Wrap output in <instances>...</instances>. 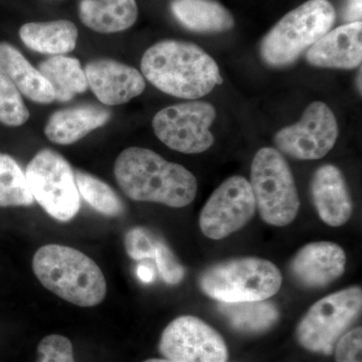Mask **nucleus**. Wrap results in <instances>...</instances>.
<instances>
[{"instance_id": "nucleus-1", "label": "nucleus", "mask_w": 362, "mask_h": 362, "mask_svg": "<svg viewBox=\"0 0 362 362\" xmlns=\"http://www.w3.org/2000/svg\"><path fill=\"white\" fill-rule=\"evenodd\" d=\"M114 175L124 194L135 202L180 209L192 204L197 194V178L188 169L141 147L119 154Z\"/></svg>"}, {"instance_id": "nucleus-2", "label": "nucleus", "mask_w": 362, "mask_h": 362, "mask_svg": "<svg viewBox=\"0 0 362 362\" xmlns=\"http://www.w3.org/2000/svg\"><path fill=\"white\" fill-rule=\"evenodd\" d=\"M143 77L170 96L194 100L223 84L220 68L199 45L162 40L150 47L141 59Z\"/></svg>"}, {"instance_id": "nucleus-3", "label": "nucleus", "mask_w": 362, "mask_h": 362, "mask_svg": "<svg viewBox=\"0 0 362 362\" xmlns=\"http://www.w3.org/2000/svg\"><path fill=\"white\" fill-rule=\"evenodd\" d=\"M33 271L40 284L65 301L95 307L104 301L107 282L103 272L84 252L49 244L35 252Z\"/></svg>"}, {"instance_id": "nucleus-4", "label": "nucleus", "mask_w": 362, "mask_h": 362, "mask_svg": "<svg viewBox=\"0 0 362 362\" xmlns=\"http://www.w3.org/2000/svg\"><path fill=\"white\" fill-rule=\"evenodd\" d=\"M282 283V273L275 264L254 257L214 264L199 279L202 291L223 303L268 300L277 294Z\"/></svg>"}, {"instance_id": "nucleus-5", "label": "nucleus", "mask_w": 362, "mask_h": 362, "mask_svg": "<svg viewBox=\"0 0 362 362\" xmlns=\"http://www.w3.org/2000/svg\"><path fill=\"white\" fill-rule=\"evenodd\" d=\"M337 18L328 0H309L286 14L264 37L261 56L268 65L285 66L294 63L328 32Z\"/></svg>"}, {"instance_id": "nucleus-6", "label": "nucleus", "mask_w": 362, "mask_h": 362, "mask_svg": "<svg viewBox=\"0 0 362 362\" xmlns=\"http://www.w3.org/2000/svg\"><path fill=\"white\" fill-rule=\"evenodd\" d=\"M252 194L262 220L268 225L286 226L300 209L294 176L289 164L277 149H259L252 162Z\"/></svg>"}, {"instance_id": "nucleus-7", "label": "nucleus", "mask_w": 362, "mask_h": 362, "mask_svg": "<svg viewBox=\"0 0 362 362\" xmlns=\"http://www.w3.org/2000/svg\"><path fill=\"white\" fill-rule=\"evenodd\" d=\"M361 309L362 291L358 286L322 298L298 324V342L309 351L329 356L339 338L361 316Z\"/></svg>"}, {"instance_id": "nucleus-8", "label": "nucleus", "mask_w": 362, "mask_h": 362, "mask_svg": "<svg viewBox=\"0 0 362 362\" xmlns=\"http://www.w3.org/2000/svg\"><path fill=\"white\" fill-rule=\"evenodd\" d=\"M28 188L33 197L52 218L73 220L81 207L75 175L61 154L44 149L35 154L25 170Z\"/></svg>"}, {"instance_id": "nucleus-9", "label": "nucleus", "mask_w": 362, "mask_h": 362, "mask_svg": "<svg viewBox=\"0 0 362 362\" xmlns=\"http://www.w3.org/2000/svg\"><path fill=\"white\" fill-rule=\"evenodd\" d=\"M213 105L207 102H187L162 109L152 121L154 133L162 143L185 154L202 153L213 146L214 137L209 128L216 119Z\"/></svg>"}, {"instance_id": "nucleus-10", "label": "nucleus", "mask_w": 362, "mask_h": 362, "mask_svg": "<svg viewBox=\"0 0 362 362\" xmlns=\"http://www.w3.org/2000/svg\"><path fill=\"white\" fill-rule=\"evenodd\" d=\"M256 209L249 181L243 176H232L214 190L202 207L199 228L209 239H225L244 228Z\"/></svg>"}, {"instance_id": "nucleus-11", "label": "nucleus", "mask_w": 362, "mask_h": 362, "mask_svg": "<svg viewBox=\"0 0 362 362\" xmlns=\"http://www.w3.org/2000/svg\"><path fill=\"white\" fill-rule=\"evenodd\" d=\"M159 352L173 362H228V347L220 333L202 319L177 317L166 326Z\"/></svg>"}, {"instance_id": "nucleus-12", "label": "nucleus", "mask_w": 362, "mask_h": 362, "mask_svg": "<svg viewBox=\"0 0 362 362\" xmlns=\"http://www.w3.org/2000/svg\"><path fill=\"white\" fill-rule=\"evenodd\" d=\"M338 137L334 114L323 102L307 107L297 123L283 128L275 136L279 151L299 160H317L327 156Z\"/></svg>"}, {"instance_id": "nucleus-13", "label": "nucleus", "mask_w": 362, "mask_h": 362, "mask_svg": "<svg viewBox=\"0 0 362 362\" xmlns=\"http://www.w3.org/2000/svg\"><path fill=\"white\" fill-rule=\"evenodd\" d=\"M84 71L90 89L108 106L127 103L146 88L139 71L115 59H95L87 64Z\"/></svg>"}, {"instance_id": "nucleus-14", "label": "nucleus", "mask_w": 362, "mask_h": 362, "mask_svg": "<svg viewBox=\"0 0 362 362\" xmlns=\"http://www.w3.org/2000/svg\"><path fill=\"white\" fill-rule=\"evenodd\" d=\"M346 265V255L339 245L314 242L296 252L290 262L293 279L308 289H320L341 277Z\"/></svg>"}, {"instance_id": "nucleus-15", "label": "nucleus", "mask_w": 362, "mask_h": 362, "mask_svg": "<svg viewBox=\"0 0 362 362\" xmlns=\"http://www.w3.org/2000/svg\"><path fill=\"white\" fill-rule=\"evenodd\" d=\"M310 189L317 214L326 225L341 226L350 220L354 202L339 168L326 164L317 169Z\"/></svg>"}, {"instance_id": "nucleus-16", "label": "nucleus", "mask_w": 362, "mask_h": 362, "mask_svg": "<svg viewBox=\"0 0 362 362\" xmlns=\"http://www.w3.org/2000/svg\"><path fill=\"white\" fill-rule=\"evenodd\" d=\"M307 62L319 68L351 70L361 65L362 23H346L328 32L307 52Z\"/></svg>"}, {"instance_id": "nucleus-17", "label": "nucleus", "mask_w": 362, "mask_h": 362, "mask_svg": "<svg viewBox=\"0 0 362 362\" xmlns=\"http://www.w3.org/2000/svg\"><path fill=\"white\" fill-rule=\"evenodd\" d=\"M111 118V112L93 105L71 107L52 114L45 127L49 141L70 145L78 141L92 131L102 127Z\"/></svg>"}, {"instance_id": "nucleus-18", "label": "nucleus", "mask_w": 362, "mask_h": 362, "mask_svg": "<svg viewBox=\"0 0 362 362\" xmlns=\"http://www.w3.org/2000/svg\"><path fill=\"white\" fill-rule=\"evenodd\" d=\"M0 69L23 96L40 104L54 101L52 86L13 45L0 42Z\"/></svg>"}, {"instance_id": "nucleus-19", "label": "nucleus", "mask_w": 362, "mask_h": 362, "mask_svg": "<svg viewBox=\"0 0 362 362\" xmlns=\"http://www.w3.org/2000/svg\"><path fill=\"white\" fill-rule=\"evenodd\" d=\"M81 21L87 28L100 33L123 32L138 18L136 0H81Z\"/></svg>"}, {"instance_id": "nucleus-20", "label": "nucleus", "mask_w": 362, "mask_h": 362, "mask_svg": "<svg viewBox=\"0 0 362 362\" xmlns=\"http://www.w3.org/2000/svg\"><path fill=\"white\" fill-rule=\"evenodd\" d=\"M20 37L23 44L33 51L63 56L75 49L78 28L70 21L28 23L21 26Z\"/></svg>"}, {"instance_id": "nucleus-21", "label": "nucleus", "mask_w": 362, "mask_h": 362, "mask_svg": "<svg viewBox=\"0 0 362 362\" xmlns=\"http://www.w3.org/2000/svg\"><path fill=\"white\" fill-rule=\"evenodd\" d=\"M171 11L176 20L197 33H223L235 25L232 14L214 0H173Z\"/></svg>"}, {"instance_id": "nucleus-22", "label": "nucleus", "mask_w": 362, "mask_h": 362, "mask_svg": "<svg viewBox=\"0 0 362 362\" xmlns=\"http://www.w3.org/2000/svg\"><path fill=\"white\" fill-rule=\"evenodd\" d=\"M40 74L52 86L54 100L69 102L87 90V78L78 59L66 56H52L39 65Z\"/></svg>"}, {"instance_id": "nucleus-23", "label": "nucleus", "mask_w": 362, "mask_h": 362, "mask_svg": "<svg viewBox=\"0 0 362 362\" xmlns=\"http://www.w3.org/2000/svg\"><path fill=\"white\" fill-rule=\"evenodd\" d=\"M218 309L233 329L246 334H258L271 329L280 317L276 305L267 300L238 303L221 302Z\"/></svg>"}, {"instance_id": "nucleus-24", "label": "nucleus", "mask_w": 362, "mask_h": 362, "mask_svg": "<svg viewBox=\"0 0 362 362\" xmlns=\"http://www.w3.org/2000/svg\"><path fill=\"white\" fill-rule=\"evenodd\" d=\"M74 175L80 197L95 211L111 218L124 213V204L110 185L85 171L75 170Z\"/></svg>"}, {"instance_id": "nucleus-25", "label": "nucleus", "mask_w": 362, "mask_h": 362, "mask_svg": "<svg viewBox=\"0 0 362 362\" xmlns=\"http://www.w3.org/2000/svg\"><path fill=\"white\" fill-rule=\"evenodd\" d=\"M33 204L25 173L13 157L0 153V206H28Z\"/></svg>"}, {"instance_id": "nucleus-26", "label": "nucleus", "mask_w": 362, "mask_h": 362, "mask_svg": "<svg viewBox=\"0 0 362 362\" xmlns=\"http://www.w3.org/2000/svg\"><path fill=\"white\" fill-rule=\"evenodd\" d=\"M30 118L20 90L0 69V123L16 127Z\"/></svg>"}, {"instance_id": "nucleus-27", "label": "nucleus", "mask_w": 362, "mask_h": 362, "mask_svg": "<svg viewBox=\"0 0 362 362\" xmlns=\"http://www.w3.org/2000/svg\"><path fill=\"white\" fill-rule=\"evenodd\" d=\"M37 362H75L73 344L63 335H47L37 345Z\"/></svg>"}, {"instance_id": "nucleus-28", "label": "nucleus", "mask_w": 362, "mask_h": 362, "mask_svg": "<svg viewBox=\"0 0 362 362\" xmlns=\"http://www.w3.org/2000/svg\"><path fill=\"white\" fill-rule=\"evenodd\" d=\"M154 259L157 269L165 283L176 285L182 281L185 274V269L163 240L157 239Z\"/></svg>"}, {"instance_id": "nucleus-29", "label": "nucleus", "mask_w": 362, "mask_h": 362, "mask_svg": "<svg viewBox=\"0 0 362 362\" xmlns=\"http://www.w3.org/2000/svg\"><path fill=\"white\" fill-rule=\"evenodd\" d=\"M157 239L148 230L134 228L126 233L125 247L131 258L137 259L154 258Z\"/></svg>"}, {"instance_id": "nucleus-30", "label": "nucleus", "mask_w": 362, "mask_h": 362, "mask_svg": "<svg viewBox=\"0 0 362 362\" xmlns=\"http://www.w3.org/2000/svg\"><path fill=\"white\" fill-rule=\"evenodd\" d=\"M361 327L344 333L335 345L337 362H361Z\"/></svg>"}, {"instance_id": "nucleus-31", "label": "nucleus", "mask_w": 362, "mask_h": 362, "mask_svg": "<svg viewBox=\"0 0 362 362\" xmlns=\"http://www.w3.org/2000/svg\"><path fill=\"white\" fill-rule=\"evenodd\" d=\"M362 0H347L344 9V21L347 23L361 21Z\"/></svg>"}, {"instance_id": "nucleus-32", "label": "nucleus", "mask_w": 362, "mask_h": 362, "mask_svg": "<svg viewBox=\"0 0 362 362\" xmlns=\"http://www.w3.org/2000/svg\"><path fill=\"white\" fill-rule=\"evenodd\" d=\"M138 277H139L140 280L143 281L145 283L151 282L154 278V273L149 267H146L144 265L140 266L137 270Z\"/></svg>"}, {"instance_id": "nucleus-33", "label": "nucleus", "mask_w": 362, "mask_h": 362, "mask_svg": "<svg viewBox=\"0 0 362 362\" xmlns=\"http://www.w3.org/2000/svg\"><path fill=\"white\" fill-rule=\"evenodd\" d=\"M143 362H173V361H168V359H166V358H151V359H147V361H145Z\"/></svg>"}, {"instance_id": "nucleus-34", "label": "nucleus", "mask_w": 362, "mask_h": 362, "mask_svg": "<svg viewBox=\"0 0 362 362\" xmlns=\"http://www.w3.org/2000/svg\"><path fill=\"white\" fill-rule=\"evenodd\" d=\"M361 70L359 71V78L358 81H357V84L359 83V90H361Z\"/></svg>"}]
</instances>
